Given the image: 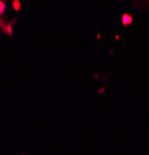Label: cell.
Instances as JSON below:
<instances>
[{"label": "cell", "instance_id": "6da1fadb", "mask_svg": "<svg viewBox=\"0 0 149 155\" xmlns=\"http://www.w3.org/2000/svg\"><path fill=\"white\" fill-rule=\"evenodd\" d=\"M3 8H5V5H3L2 2H0V12H3Z\"/></svg>", "mask_w": 149, "mask_h": 155}]
</instances>
